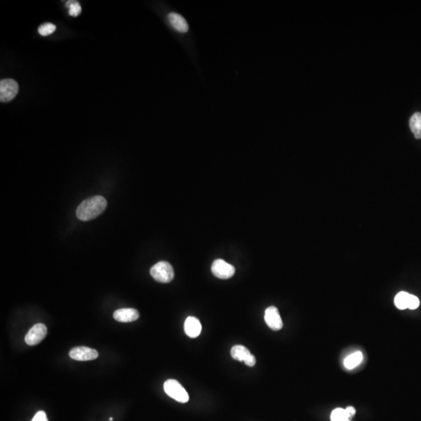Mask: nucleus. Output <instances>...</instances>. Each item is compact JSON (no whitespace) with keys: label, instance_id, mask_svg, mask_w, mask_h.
<instances>
[{"label":"nucleus","instance_id":"1","mask_svg":"<svg viewBox=\"0 0 421 421\" xmlns=\"http://www.w3.org/2000/svg\"><path fill=\"white\" fill-rule=\"evenodd\" d=\"M107 207V201L103 196H94L84 201L77 209V217L81 221H89L100 216Z\"/></svg>","mask_w":421,"mask_h":421},{"label":"nucleus","instance_id":"2","mask_svg":"<svg viewBox=\"0 0 421 421\" xmlns=\"http://www.w3.org/2000/svg\"><path fill=\"white\" fill-rule=\"evenodd\" d=\"M150 273L152 278L159 283H170L174 278V268L167 261H159L152 266Z\"/></svg>","mask_w":421,"mask_h":421},{"label":"nucleus","instance_id":"3","mask_svg":"<svg viewBox=\"0 0 421 421\" xmlns=\"http://www.w3.org/2000/svg\"><path fill=\"white\" fill-rule=\"evenodd\" d=\"M164 390L168 397L179 403H186L189 401L188 393L180 382L174 379H168L164 383Z\"/></svg>","mask_w":421,"mask_h":421},{"label":"nucleus","instance_id":"4","mask_svg":"<svg viewBox=\"0 0 421 421\" xmlns=\"http://www.w3.org/2000/svg\"><path fill=\"white\" fill-rule=\"evenodd\" d=\"M19 91L18 84L13 79H4L0 81V101L8 103L13 100Z\"/></svg>","mask_w":421,"mask_h":421},{"label":"nucleus","instance_id":"5","mask_svg":"<svg viewBox=\"0 0 421 421\" xmlns=\"http://www.w3.org/2000/svg\"><path fill=\"white\" fill-rule=\"evenodd\" d=\"M212 271L215 277L221 279H228L234 276L235 269L232 264L222 259H217L212 265Z\"/></svg>","mask_w":421,"mask_h":421},{"label":"nucleus","instance_id":"6","mask_svg":"<svg viewBox=\"0 0 421 421\" xmlns=\"http://www.w3.org/2000/svg\"><path fill=\"white\" fill-rule=\"evenodd\" d=\"M47 327L44 324L38 323L34 326L25 336V342L29 345L39 344L46 336Z\"/></svg>","mask_w":421,"mask_h":421},{"label":"nucleus","instance_id":"7","mask_svg":"<svg viewBox=\"0 0 421 421\" xmlns=\"http://www.w3.org/2000/svg\"><path fill=\"white\" fill-rule=\"evenodd\" d=\"M69 357L78 361H88L98 357V353L94 349L86 346L75 347L69 351Z\"/></svg>","mask_w":421,"mask_h":421},{"label":"nucleus","instance_id":"8","mask_svg":"<svg viewBox=\"0 0 421 421\" xmlns=\"http://www.w3.org/2000/svg\"><path fill=\"white\" fill-rule=\"evenodd\" d=\"M231 356L234 360L243 361L248 367H254L256 363V358L252 355L249 350L241 345H234L231 349Z\"/></svg>","mask_w":421,"mask_h":421},{"label":"nucleus","instance_id":"9","mask_svg":"<svg viewBox=\"0 0 421 421\" xmlns=\"http://www.w3.org/2000/svg\"><path fill=\"white\" fill-rule=\"evenodd\" d=\"M264 320L270 329L279 331L283 329V322L279 314V310L274 306L268 307L264 312Z\"/></svg>","mask_w":421,"mask_h":421},{"label":"nucleus","instance_id":"10","mask_svg":"<svg viewBox=\"0 0 421 421\" xmlns=\"http://www.w3.org/2000/svg\"><path fill=\"white\" fill-rule=\"evenodd\" d=\"M140 317L138 311L134 308L119 309L115 311L113 317L115 320L119 322H132L137 320Z\"/></svg>","mask_w":421,"mask_h":421},{"label":"nucleus","instance_id":"11","mask_svg":"<svg viewBox=\"0 0 421 421\" xmlns=\"http://www.w3.org/2000/svg\"><path fill=\"white\" fill-rule=\"evenodd\" d=\"M202 324L200 320L195 317H188L184 323V331L190 338H196L202 332Z\"/></svg>","mask_w":421,"mask_h":421},{"label":"nucleus","instance_id":"12","mask_svg":"<svg viewBox=\"0 0 421 421\" xmlns=\"http://www.w3.org/2000/svg\"><path fill=\"white\" fill-rule=\"evenodd\" d=\"M168 20L172 25V28L180 33H186L188 32L189 26L187 20L180 15L179 13H171L168 15Z\"/></svg>","mask_w":421,"mask_h":421},{"label":"nucleus","instance_id":"13","mask_svg":"<svg viewBox=\"0 0 421 421\" xmlns=\"http://www.w3.org/2000/svg\"><path fill=\"white\" fill-rule=\"evenodd\" d=\"M410 127L415 138L421 139V112H416L411 116Z\"/></svg>","mask_w":421,"mask_h":421},{"label":"nucleus","instance_id":"14","mask_svg":"<svg viewBox=\"0 0 421 421\" xmlns=\"http://www.w3.org/2000/svg\"><path fill=\"white\" fill-rule=\"evenodd\" d=\"M363 360V354L360 351L350 354L344 360V366L349 370L355 368Z\"/></svg>","mask_w":421,"mask_h":421},{"label":"nucleus","instance_id":"15","mask_svg":"<svg viewBox=\"0 0 421 421\" xmlns=\"http://www.w3.org/2000/svg\"><path fill=\"white\" fill-rule=\"evenodd\" d=\"M410 294L406 292H400L397 294L395 298V305L397 308L400 310H406L408 308L409 299H410Z\"/></svg>","mask_w":421,"mask_h":421},{"label":"nucleus","instance_id":"16","mask_svg":"<svg viewBox=\"0 0 421 421\" xmlns=\"http://www.w3.org/2000/svg\"><path fill=\"white\" fill-rule=\"evenodd\" d=\"M351 419L352 418L349 416L344 409H335L331 414V421H351Z\"/></svg>","mask_w":421,"mask_h":421},{"label":"nucleus","instance_id":"17","mask_svg":"<svg viewBox=\"0 0 421 421\" xmlns=\"http://www.w3.org/2000/svg\"><path fill=\"white\" fill-rule=\"evenodd\" d=\"M66 7L69 9V14L72 17H78L81 14V7L79 3L77 1H67Z\"/></svg>","mask_w":421,"mask_h":421},{"label":"nucleus","instance_id":"18","mask_svg":"<svg viewBox=\"0 0 421 421\" xmlns=\"http://www.w3.org/2000/svg\"><path fill=\"white\" fill-rule=\"evenodd\" d=\"M56 25L52 23H45L38 28V33L41 36H48L56 31Z\"/></svg>","mask_w":421,"mask_h":421},{"label":"nucleus","instance_id":"19","mask_svg":"<svg viewBox=\"0 0 421 421\" xmlns=\"http://www.w3.org/2000/svg\"><path fill=\"white\" fill-rule=\"evenodd\" d=\"M419 306V300L414 295L410 294V299H409L408 308L410 310H415L418 308Z\"/></svg>","mask_w":421,"mask_h":421},{"label":"nucleus","instance_id":"20","mask_svg":"<svg viewBox=\"0 0 421 421\" xmlns=\"http://www.w3.org/2000/svg\"><path fill=\"white\" fill-rule=\"evenodd\" d=\"M32 421H48L46 413L44 411H38L34 416Z\"/></svg>","mask_w":421,"mask_h":421},{"label":"nucleus","instance_id":"21","mask_svg":"<svg viewBox=\"0 0 421 421\" xmlns=\"http://www.w3.org/2000/svg\"><path fill=\"white\" fill-rule=\"evenodd\" d=\"M345 410L346 413H348L349 416L351 418H353V416L356 414V409L353 407V406H348Z\"/></svg>","mask_w":421,"mask_h":421}]
</instances>
